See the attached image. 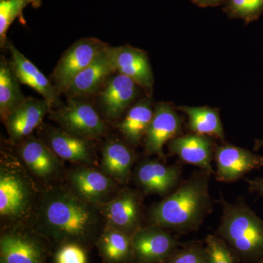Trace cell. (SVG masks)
<instances>
[{"label":"cell","instance_id":"cell-1","mask_svg":"<svg viewBox=\"0 0 263 263\" xmlns=\"http://www.w3.org/2000/svg\"><path fill=\"white\" fill-rule=\"evenodd\" d=\"M100 207L86 201L70 189L54 187L41 197L36 230L49 239L86 245L98 239L104 228Z\"/></svg>","mask_w":263,"mask_h":263},{"label":"cell","instance_id":"cell-2","mask_svg":"<svg viewBox=\"0 0 263 263\" xmlns=\"http://www.w3.org/2000/svg\"><path fill=\"white\" fill-rule=\"evenodd\" d=\"M211 176L202 170L193 172L173 193L151 208L148 224L179 235L198 230L214 207L209 192Z\"/></svg>","mask_w":263,"mask_h":263},{"label":"cell","instance_id":"cell-3","mask_svg":"<svg viewBox=\"0 0 263 263\" xmlns=\"http://www.w3.org/2000/svg\"><path fill=\"white\" fill-rule=\"evenodd\" d=\"M220 224L216 235L226 240L239 255L242 263H263V221L245 197L228 202L222 194Z\"/></svg>","mask_w":263,"mask_h":263},{"label":"cell","instance_id":"cell-4","mask_svg":"<svg viewBox=\"0 0 263 263\" xmlns=\"http://www.w3.org/2000/svg\"><path fill=\"white\" fill-rule=\"evenodd\" d=\"M11 163L1 162L0 216L2 220L16 221L30 212L35 193L27 175Z\"/></svg>","mask_w":263,"mask_h":263},{"label":"cell","instance_id":"cell-5","mask_svg":"<svg viewBox=\"0 0 263 263\" xmlns=\"http://www.w3.org/2000/svg\"><path fill=\"white\" fill-rule=\"evenodd\" d=\"M109 47L107 43L94 37L83 38L62 55L53 71L51 82L59 93H66L76 76Z\"/></svg>","mask_w":263,"mask_h":263},{"label":"cell","instance_id":"cell-6","mask_svg":"<svg viewBox=\"0 0 263 263\" xmlns=\"http://www.w3.org/2000/svg\"><path fill=\"white\" fill-rule=\"evenodd\" d=\"M99 207L105 226L131 236L143 227V197L139 192L123 189L112 200Z\"/></svg>","mask_w":263,"mask_h":263},{"label":"cell","instance_id":"cell-7","mask_svg":"<svg viewBox=\"0 0 263 263\" xmlns=\"http://www.w3.org/2000/svg\"><path fill=\"white\" fill-rule=\"evenodd\" d=\"M70 99L53 115L63 130L86 139L106 133V124L91 103L78 98Z\"/></svg>","mask_w":263,"mask_h":263},{"label":"cell","instance_id":"cell-8","mask_svg":"<svg viewBox=\"0 0 263 263\" xmlns=\"http://www.w3.org/2000/svg\"><path fill=\"white\" fill-rule=\"evenodd\" d=\"M182 245L168 230L148 224L132 237L133 263H162Z\"/></svg>","mask_w":263,"mask_h":263},{"label":"cell","instance_id":"cell-9","mask_svg":"<svg viewBox=\"0 0 263 263\" xmlns=\"http://www.w3.org/2000/svg\"><path fill=\"white\" fill-rule=\"evenodd\" d=\"M215 177L219 182L233 183L243 179L254 170L263 167V155L247 148L223 143L214 152Z\"/></svg>","mask_w":263,"mask_h":263},{"label":"cell","instance_id":"cell-10","mask_svg":"<svg viewBox=\"0 0 263 263\" xmlns=\"http://www.w3.org/2000/svg\"><path fill=\"white\" fill-rule=\"evenodd\" d=\"M177 110L169 103L161 102L155 105L153 118L144 138L147 155L163 157L166 143L181 136L183 120Z\"/></svg>","mask_w":263,"mask_h":263},{"label":"cell","instance_id":"cell-11","mask_svg":"<svg viewBox=\"0 0 263 263\" xmlns=\"http://www.w3.org/2000/svg\"><path fill=\"white\" fill-rule=\"evenodd\" d=\"M68 183L72 193L98 206L110 201L119 193L118 183L103 171L91 167L71 171Z\"/></svg>","mask_w":263,"mask_h":263},{"label":"cell","instance_id":"cell-12","mask_svg":"<svg viewBox=\"0 0 263 263\" xmlns=\"http://www.w3.org/2000/svg\"><path fill=\"white\" fill-rule=\"evenodd\" d=\"M181 164L167 165L158 160H145L137 166L134 178L137 186L143 193L164 197L181 183Z\"/></svg>","mask_w":263,"mask_h":263},{"label":"cell","instance_id":"cell-13","mask_svg":"<svg viewBox=\"0 0 263 263\" xmlns=\"http://www.w3.org/2000/svg\"><path fill=\"white\" fill-rule=\"evenodd\" d=\"M46 254L42 242L27 232L8 230L0 238V263H43Z\"/></svg>","mask_w":263,"mask_h":263},{"label":"cell","instance_id":"cell-14","mask_svg":"<svg viewBox=\"0 0 263 263\" xmlns=\"http://www.w3.org/2000/svg\"><path fill=\"white\" fill-rule=\"evenodd\" d=\"M216 144L214 138L189 134L180 136L168 142L171 155H176L183 163L196 166L199 169L214 175L212 167Z\"/></svg>","mask_w":263,"mask_h":263},{"label":"cell","instance_id":"cell-15","mask_svg":"<svg viewBox=\"0 0 263 263\" xmlns=\"http://www.w3.org/2000/svg\"><path fill=\"white\" fill-rule=\"evenodd\" d=\"M138 85L127 76L118 73L109 78L99 93L98 102L103 115L117 120L138 97Z\"/></svg>","mask_w":263,"mask_h":263},{"label":"cell","instance_id":"cell-16","mask_svg":"<svg viewBox=\"0 0 263 263\" xmlns=\"http://www.w3.org/2000/svg\"><path fill=\"white\" fill-rule=\"evenodd\" d=\"M114 72H116L114 48L109 46L76 76L66 94L70 98L95 94L102 89Z\"/></svg>","mask_w":263,"mask_h":263},{"label":"cell","instance_id":"cell-17","mask_svg":"<svg viewBox=\"0 0 263 263\" xmlns=\"http://www.w3.org/2000/svg\"><path fill=\"white\" fill-rule=\"evenodd\" d=\"M51 108L45 99L26 98L3 120L12 141H21L30 136Z\"/></svg>","mask_w":263,"mask_h":263},{"label":"cell","instance_id":"cell-18","mask_svg":"<svg viewBox=\"0 0 263 263\" xmlns=\"http://www.w3.org/2000/svg\"><path fill=\"white\" fill-rule=\"evenodd\" d=\"M11 65L20 84L27 85L37 91L51 108L60 106L61 101L53 83L13 45H8Z\"/></svg>","mask_w":263,"mask_h":263},{"label":"cell","instance_id":"cell-19","mask_svg":"<svg viewBox=\"0 0 263 263\" xmlns=\"http://www.w3.org/2000/svg\"><path fill=\"white\" fill-rule=\"evenodd\" d=\"M116 72L129 77L140 87H153L154 76L146 51L129 46L114 48Z\"/></svg>","mask_w":263,"mask_h":263},{"label":"cell","instance_id":"cell-20","mask_svg":"<svg viewBox=\"0 0 263 263\" xmlns=\"http://www.w3.org/2000/svg\"><path fill=\"white\" fill-rule=\"evenodd\" d=\"M46 134V144L60 158L86 164L94 162V149L89 139L51 127Z\"/></svg>","mask_w":263,"mask_h":263},{"label":"cell","instance_id":"cell-21","mask_svg":"<svg viewBox=\"0 0 263 263\" xmlns=\"http://www.w3.org/2000/svg\"><path fill=\"white\" fill-rule=\"evenodd\" d=\"M19 155L29 171L41 179H49L62 170L60 157L46 143L34 137L22 142Z\"/></svg>","mask_w":263,"mask_h":263},{"label":"cell","instance_id":"cell-22","mask_svg":"<svg viewBox=\"0 0 263 263\" xmlns=\"http://www.w3.org/2000/svg\"><path fill=\"white\" fill-rule=\"evenodd\" d=\"M136 155L130 147L119 140H110L102 151L101 171L118 183H126L130 179Z\"/></svg>","mask_w":263,"mask_h":263},{"label":"cell","instance_id":"cell-23","mask_svg":"<svg viewBox=\"0 0 263 263\" xmlns=\"http://www.w3.org/2000/svg\"><path fill=\"white\" fill-rule=\"evenodd\" d=\"M155 108L151 97L142 99L127 110L118 125V129L133 146H138L146 136L154 116Z\"/></svg>","mask_w":263,"mask_h":263},{"label":"cell","instance_id":"cell-24","mask_svg":"<svg viewBox=\"0 0 263 263\" xmlns=\"http://www.w3.org/2000/svg\"><path fill=\"white\" fill-rule=\"evenodd\" d=\"M187 116V127L193 134L212 137L224 142V132L221 123L219 109L209 106L176 107Z\"/></svg>","mask_w":263,"mask_h":263},{"label":"cell","instance_id":"cell-25","mask_svg":"<svg viewBox=\"0 0 263 263\" xmlns=\"http://www.w3.org/2000/svg\"><path fill=\"white\" fill-rule=\"evenodd\" d=\"M131 235L107 226L98 239L99 252L107 263H133Z\"/></svg>","mask_w":263,"mask_h":263},{"label":"cell","instance_id":"cell-26","mask_svg":"<svg viewBox=\"0 0 263 263\" xmlns=\"http://www.w3.org/2000/svg\"><path fill=\"white\" fill-rule=\"evenodd\" d=\"M11 62L2 57L0 62V115L3 120L18 107L25 97L22 94Z\"/></svg>","mask_w":263,"mask_h":263},{"label":"cell","instance_id":"cell-27","mask_svg":"<svg viewBox=\"0 0 263 263\" xmlns=\"http://www.w3.org/2000/svg\"><path fill=\"white\" fill-rule=\"evenodd\" d=\"M41 0H0V44L5 47L7 43V32L15 19L25 23L23 10L29 5L37 8Z\"/></svg>","mask_w":263,"mask_h":263},{"label":"cell","instance_id":"cell-28","mask_svg":"<svg viewBox=\"0 0 263 263\" xmlns=\"http://www.w3.org/2000/svg\"><path fill=\"white\" fill-rule=\"evenodd\" d=\"M224 5L229 18L242 19L246 24L258 20L263 13V0H226Z\"/></svg>","mask_w":263,"mask_h":263},{"label":"cell","instance_id":"cell-29","mask_svg":"<svg viewBox=\"0 0 263 263\" xmlns=\"http://www.w3.org/2000/svg\"><path fill=\"white\" fill-rule=\"evenodd\" d=\"M204 241L208 263H242L238 253L217 235L209 234Z\"/></svg>","mask_w":263,"mask_h":263},{"label":"cell","instance_id":"cell-30","mask_svg":"<svg viewBox=\"0 0 263 263\" xmlns=\"http://www.w3.org/2000/svg\"><path fill=\"white\" fill-rule=\"evenodd\" d=\"M162 263H208L205 241L182 243Z\"/></svg>","mask_w":263,"mask_h":263},{"label":"cell","instance_id":"cell-31","mask_svg":"<svg viewBox=\"0 0 263 263\" xmlns=\"http://www.w3.org/2000/svg\"><path fill=\"white\" fill-rule=\"evenodd\" d=\"M55 263H87V256L81 245L64 243L57 251Z\"/></svg>","mask_w":263,"mask_h":263},{"label":"cell","instance_id":"cell-32","mask_svg":"<svg viewBox=\"0 0 263 263\" xmlns=\"http://www.w3.org/2000/svg\"><path fill=\"white\" fill-rule=\"evenodd\" d=\"M245 180L248 183V190L251 193H257L259 196L263 197V178Z\"/></svg>","mask_w":263,"mask_h":263},{"label":"cell","instance_id":"cell-33","mask_svg":"<svg viewBox=\"0 0 263 263\" xmlns=\"http://www.w3.org/2000/svg\"><path fill=\"white\" fill-rule=\"evenodd\" d=\"M194 4L201 8H207V7H216L219 5L224 4L226 0H190Z\"/></svg>","mask_w":263,"mask_h":263},{"label":"cell","instance_id":"cell-34","mask_svg":"<svg viewBox=\"0 0 263 263\" xmlns=\"http://www.w3.org/2000/svg\"><path fill=\"white\" fill-rule=\"evenodd\" d=\"M263 147V138L261 140H255L254 145V151H259Z\"/></svg>","mask_w":263,"mask_h":263}]
</instances>
